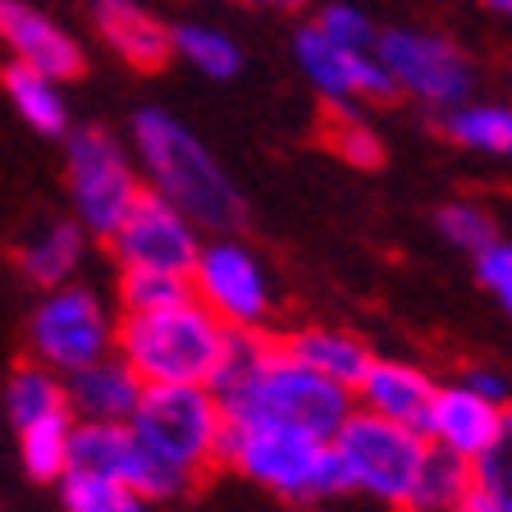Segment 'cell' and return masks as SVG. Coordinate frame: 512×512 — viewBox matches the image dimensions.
<instances>
[{"label":"cell","instance_id":"19","mask_svg":"<svg viewBox=\"0 0 512 512\" xmlns=\"http://www.w3.org/2000/svg\"><path fill=\"white\" fill-rule=\"evenodd\" d=\"M87 243L92 238L78 229V220H46L42 229H32L19 247V270L28 284L42 293L74 284L78 270L87 266Z\"/></svg>","mask_w":512,"mask_h":512},{"label":"cell","instance_id":"36","mask_svg":"<svg viewBox=\"0 0 512 512\" xmlns=\"http://www.w3.org/2000/svg\"><path fill=\"white\" fill-rule=\"evenodd\" d=\"M238 5H266V10H302L307 0H238Z\"/></svg>","mask_w":512,"mask_h":512},{"label":"cell","instance_id":"26","mask_svg":"<svg viewBox=\"0 0 512 512\" xmlns=\"http://www.w3.org/2000/svg\"><path fill=\"white\" fill-rule=\"evenodd\" d=\"M5 412H10L14 430L28 426V421H42V416L69 412V398H64V375L46 371L37 362H23L19 371L5 384Z\"/></svg>","mask_w":512,"mask_h":512},{"label":"cell","instance_id":"33","mask_svg":"<svg viewBox=\"0 0 512 512\" xmlns=\"http://www.w3.org/2000/svg\"><path fill=\"white\" fill-rule=\"evenodd\" d=\"M476 279H480V288L503 307V316L512 320V243L508 238L490 243L476 256Z\"/></svg>","mask_w":512,"mask_h":512},{"label":"cell","instance_id":"9","mask_svg":"<svg viewBox=\"0 0 512 512\" xmlns=\"http://www.w3.org/2000/svg\"><path fill=\"white\" fill-rule=\"evenodd\" d=\"M375 60L389 78V92L439 115L476 96L471 55L435 28H384L375 37Z\"/></svg>","mask_w":512,"mask_h":512},{"label":"cell","instance_id":"23","mask_svg":"<svg viewBox=\"0 0 512 512\" xmlns=\"http://www.w3.org/2000/svg\"><path fill=\"white\" fill-rule=\"evenodd\" d=\"M170 46H174V60H183L188 69L211 78V83H229V78L243 74V46L220 23H174Z\"/></svg>","mask_w":512,"mask_h":512},{"label":"cell","instance_id":"5","mask_svg":"<svg viewBox=\"0 0 512 512\" xmlns=\"http://www.w3.org/2000/svg\"><path fill=\"white\" fill-rule=\"evenodd\" d=\"M330 448L343 494H362V499L384 503V508H412L416 480H421L430 453L421 430L352 407L348 421L334 430Z\"/></svg>","mask_w":512,"mask_h":512},{"label":"cell","instance_id":"3","mask_svg":"<svg viewBox=\"0 0 512 512\" xmlns=\"http://www.w3.org/2000/svg\"><path fill=\"white\" fill-rule=\"evenodd\" d=\"M234 330L192 298H179L170 307L151 311H124L115 330V352L124 357L142 384H206L215 389L229 352H234Z\"/></svg>","mask_w":512,"mask_h":512},{"label":"cell","instance_id":"24","mask_svg":"<svg viewBox=\"0 0 512 512\" xmlns=\"http://www.w3.org/2000/svg\"><path fill=\"white\" fill-rule=\"evenodd\" d=\"M74 412H55V416H42V421H28L19 426V458H23V471L32 480H55L60 485L69 476V448H74Z\"/></svg>","mask_w":512,"mask_h":512},{"label":"cell","instance_id":"7","mask_svg":"<svg viewBox=\"0 0 512 512\" xmlns=\"http://www.w3.org/2000/svg\"><path fill=\"white\" fill-rule=\"evenodd\" d=\"M220 462H229L238 476H247L252 485H261L284 503H316L343 494L330 439L302 435V430L229 426Z\"/></svg>","mask_w":512,"mask_h":512},{"label":"cell","instance_id":"18","mask_svg":"<svg viewBox=\"0 0 512 512\" xmlns=\"http://www.w3.org/2000/svg\"><path fill=\"white\" fill-rule=\"evenodd\" d=\"M142 389L147 384L138 380V371L110 352L101 362L83 366V371L64 375V398H69V412L74 421H110V426H128V416L138 407Z\"/></svg>","mask_w":512,"mask_h":512},{"label":"cell","instance_id":"34","mask_svg":"<svg viewBox=\"0 0 512 512\" xmlns=\"http://www.w3.org/2000/svg\"><path fill=\"white\" fill-rule=\"evenodd\" d=\"M467 384H476L480 394H490V398H499V403H508V380H503L494 366H471L467 375H462Z\"/></svg>","mask_w":512,"mask_h":512},{"label":"cell","instance_id":"11","mask_svg":"<svg viewBox=\"0 0 512 512\" xmlns=\"http://www.w3.org/2000/svg\"><path fill=\"white\" fill-rule=\"evenodd\" d=\"M202 243L206 234L188 215L174 211L160 197H151V192H142V202L128 211V220L110 238V252H115L119 270H151V275L188 279Z\"/></svg>","mask_w":512,"mask_h":512},{"label":"cell","instance_id":"6","mask_svg":"<svg viewBox=\"0 0 512 512\" xmlns=\"http://www.w3.org/2000/svg\"><path fill=\"white\" fill-rule=\"evenodd\" d=\"M64 183H69V206H74L69 220H78V229L101 243L115 238V229L147 192L128 142H119L110 128L64 133Z\"/></svg>","mask_w":512,"mask_h":512},{"label":"cell","instance_id":"30","mask_svg":"<svg viewBox=\"0 0 512 512\" xmlns=\"http://www.w3.org/2000/svg\"><path fill=\"white\" fill-rule=\"evenodd\" d=\"M435 229H439V238H444L448 247H458V252H467V256H480L490 243H499V224H494L490 206L467 202V197L439 206Z\"/></svg>","mask_w":512,"mask_h":512},{"label":"cell","instance_id":"28","mask_svg":"<svg viewBox=\"0 0 512 512\" xmlns=\"http://www.w3.org/2000/svg\"><path fill=\"white\" fill-rule=\"evenodd\" d=\"M60 499L64 512H147V499L133 485L115 476H87V471H69L60 480Z\"/></svg>","mask_w":512,"mask_h":512},{"label":"cell","instance_id":"35","mask_svg":"<svg viewBox=\"0 0 512 512\" xmlns=\"http://www.w3.org/2000/svg\"><path fill=\"white\" fill-rule=\"evenodd\" d=\"M485 14H494V19H512V0H476Z\"/></svg>","mask_w":512,"mask_h":512},{"label":"cell","instance_id":"2","mask_svg":"<svg viewBox=\"0 0 512 512\" xmlns=\"http://www.w3.org/2000/svg\"><path fill=\"white\" fill-rule=\"evenodd\" d=\"M128 151L138 160L142 183L151 197L183 211L206 238L234 234L247 206L238 183L229 179L215 151L202 142L197 128H188L165 106H142L128 124Z\"/></svg>","mask_w":512,"mask_h":512},{"label":"cell","instance_id":"15","mask_svg":"<svg viewBox=\"0 0 512 512\" xmlns=\"http://www.w3.org/2000/svg\"><path fill=\"white\" fill-rule=\"evenodd\" d=\"M503 416H508V403L480 394L467 380H453L435 389L430 412L421 421V435H426L430 448H444V453H453L462 462H476L503 430Z\"/></svg>","mask_w":512,"mask_h":512},{"label":"cell","instance_id":"14","mask_svg":"<svg viewBox=\"0 0 512 512\" xmlns=\"http://www.w3.org/2000/svg\"><path fill=\"white\" fill-rule=\"evenodd\" d=\"M0 51H5V64H23L60 83L87 69L78 32L32 0H0Z\"/></svg>","mask_w":512,"mask_h":512},{"label":"cell","instance_id":"16","mask_svg":"<svg viewBox=\"0 0 512 512\" xmlns=\"http://www.w3.org/2000/svg\"><path fill=\"white\" fill-rule=\"evenodd\" d=\"M435 389L439 384L426 375V366L407 362V357H371L362 380L352 384V407H357V412H371V416H384V421H398V426L421 430Z\"/></svg>","mask_w":512,"mask_h":512},{"label":"cell","instance_id":"27","mask_svg":"<svg viewBox=\"0 0 512 512\" xmlns=\"http://www.w3.org/2000/svg\"><path fill=\"white\" fill-rule=\"evenodd\" d=\"M471 503L485 512H512V407L494 444L471 462Z\"/></svg>","mask_w":512,"mask_h":512},{"label":"cell","instance_id":"4","mask_svg":"<svg viewBox=\"0 0 512 512\" xmlns=\"http://www.w3.org/2000/svg\"><path fill=\"white\" fill-rule=\"evenodd\" d=\"M128 430L170 476L192 485L224 458L229 416L206 384H147Z\"/></svg>","mask_w":512,"mask_h":512},{"label":"cell","instance_id":"17","mask_svg":"<svg viewBox=\"0 0 512 512\" xmlns=\"http://www.w3.org/2000/svg\"><path fill=\"white\" fill-rule=\"evenodd\" d=\"M92 28L128 69L151 74L174 60L170 23L151 14L142 0H92Z\"/></svg>","mask_w":512,"mask_h":512},{"label":"cell","instance_id":"37","mask_svg":"<svg viewBox=\"0 0 512 512\" xmlns=\"http://www.w3.org/2000/svg\"><path fill=\"white\" fill-rule=\"evenodd\" d=\"M458 512H485V508H476V503H467V508H458Z\"/></svg>","mask_w":512,"mask_h":512},{"label":"cell","instance_id":"29","mask_svg":"<svg viewBox=\"0 0 512 512\" xmlns=\"http://www.w3.org/2000/svg\"><path fill=\"white\" fill-rule=\"evenodd\" d=\"M325 142H330L334 156L357 165V170L384 165V138L366 110H330V119H325Z\"/></svg>","mask_w":512,"mask_h":512},{"label":"cell","instance_id":"10","mask_svg":"<svg viewBox=\"0 0 512 512\" xmlns=\"http://www.w3.org/2000/svg\"><path fill=\"white\" fill-rule=\"evenodd\" d=\"M115 330L119 320L106 307V298L92 284L74 279V284L42 293V302L32 307L28 316L32 362L55 375H74L115 352Z\"/></svg>","mask_w":512,"mask_h":512},{"label":"cell","instance_id":"13","mask_svg":"<svg viewBox=\"0 0 512 512\" xmlns=\"http://www.w3.org/2000/svg\"><path fill=\"white\" fill-rule=\"evenodd\" d=\"M69 471H87V476H115L142 494L147 503L174 499L183 494L179 476L160 467L147 448L133 439L128 426H110V421H78L74 426V448H69Z\"/></svg>","mask_w":512,"mask_h":512},{"label":"cell","instance_id":"31","mask_svg":"<svg viewBox=\"0 0 512 512\" xmlns=\"http://www.w3.org/2000/svg\"><path fill=\"white\" fill-rule=\"evenodd\" d=\"M311 28H320L330 42H343V46H357V51H375V19L362 10V5H352V0H330V5H320Z\"/></svg>","mask_w":512,"mask_h":512},{"label":"cell","instance_id":"1","mask_svg":"<svg viewBox=\"0 0 512 512\" xmlns=\"http://www.w3.org/2000/svg\"><path fill=\"white\" fill-rule=\"evenodd\" d=\"M215 398L224 403L229 426H279L316 439H334L352 412L343 384L302 366L288 343L270 334H238L215 380Z\"/></svg>","mask_w":512,"mask_h":512},{"label":"cell","instance_id":"12","mask_svg":"<svg viewBox=\"0 0 512 512\" xmlns=\"http://www.w3.org/2000/svg\"><path fill=\"white\" fill-rule=\"evenodd\" d=\"M293 60H298L302 78L311 83V92L325 101L330 110H362L375 101H389V78H384L375 51H357V46L330 42L320 28H298L293 37Z\"/></svg>","mask_w":512,"mask_h":512},{"label":"cell","instance_id":"25","mask_svg":"<svg viewBox=\"0 0 512 512\" xmlns=\"http://www.w3.org/2000/svg\"><path fill=\"white\" fill-rule=\"evenodd\" d=\"M467 503H471V462L453 458L444 448H430L407 512H458Z\"/></svg>","mask_w":512,"mask_h":512},{"label":"cell","instance_id":"22","mask_svg":"<svg viewBox=\"0 0 512 512\" xmlns=\"http://www.w3.org/2000/svg\"><path fill=\"white\" fill-rule=\"evenodd\" d=\"M444 138L467 156L512 160V101H462L444 110Z\"/></svg>","mask_w":512,"mask_h":512},{"label":"cell","instance_id":"21","mask_svg":"<svg viewBox=\"0 0 512 512\" xmlns=\"http://www.w3.org/2000/svg\"><path fill=\"white\" fill-rule=\"evenodd\" d=\"M0 92L10 101V110L42 138H64L74 128V110L64 96L60 78H46L23 64H0Z\"/></svg>","mask_w":512,"mask_h":512},{"label":"cell","instance_id":"32","mask_svg":"<svg viewBox=\"0 0 512 512\" xmlns=\"http://www.w3.org/2000/svg\"><path fill=\"white\" fill-rule=\"evenodd\" d=\"M188 298V279L179 275H151V270H119V307L124 311H151Z\"/></svg>","mask_w":512,"mask_h":512},{"label":"cell","instance_id":"8","mask_svg":"<svg viewBox=\"0 0 512 512\" xmlns=\"http://www.w3.org/2000/svg\"><path fill=\"white\" fill-rule=\"evenodd\" d=\"M188 293L234 334H266L275 320V279L256 247L238 234H215L202 243L188 275Z\"/></svg>","mask_w":512,"mask_h":512},{"label":"cell","instance_id":"20","mask_svg":"<svg viewBox=\"0 0 512 512\" xmlns=\"http://www.w3.org/2000/svg\"><path fill=\"white\" fill-rule=\"evenodd\" d=\"M288 352L298 357L302 366H311L316 375H325V380L343 384L352 394V384L362 380V371L371 366V343L362 339V334L343 330V325H302V330L288 334Z\"/></svg>","mask_w":512,"mask_h":512}]
</instances>
